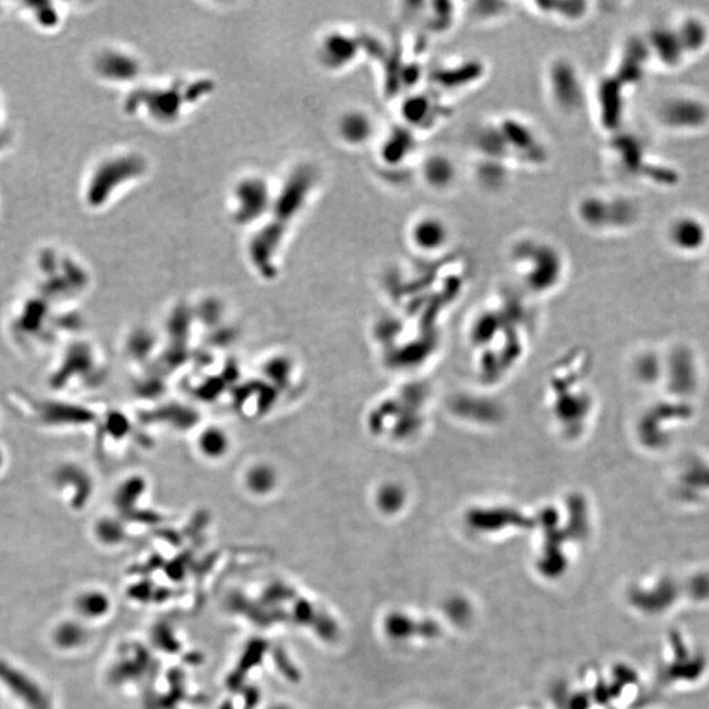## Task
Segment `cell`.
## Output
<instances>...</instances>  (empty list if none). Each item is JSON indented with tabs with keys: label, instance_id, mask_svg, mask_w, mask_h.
Instances as JSON below:
<instances>
[{
	"label": "cell",
	"instance_id": "obj_2",
	"mask_svg": "<svg viewBox=\"0 0 709 709\" xmlns=\"http://www.w3.org/2000/svg\"><path fill=\"white\" fill-rule=\"evenodd\" d=\"M289 179L290 180L286 190L283 188L284 191L280 197L273 200L271 213L274 219L267 225L266 230L259 234L251 245V254L254 252V255L260 259L270 258L272 251H276L288 225L292 222L290 219L296 217V214L300 212L301 205L312 188L313 177H310L308 170L297 172Z\"/></svg>",
	"mask_w": 709,
	"mask_h": 709
},
{
	"label": "cell",
	"instance_id": "obj_1",
	"mask_svg": "<svg viewBox=\"0 0 709 709\" xmlns=\"http://www.w3.org/2000/svg\"><path fill=\"white\" fill-rule=\"evenodd\" d=\"M145 171L146 162L136 152H110L99 157L81 180L83 206L94 212L104 209L121 188L142 177Z\"/></svg>",
	"mask_w": 709,
	"mask_h": 709
},
{
	"label": "cell",
	"instance_id": "obj_13",
	"mask_svg": "<svg viewBox=\"0 0 709 709\" xmlns=\"http://www.w3.org/2000/svg\"><path fill=\"white\" fill-rule=\"evenodd\" d=\"M246 482L250 490L254 492H267L272 490L276 482L274 472L267 465H257L248 470Z\"/></svg>",
	"mask_w": 709,
	"mask_h": 709
},
{
	"label": "cell",
	"instance_id": "obj_15",
	"mask_svg": "<svg viewBox=\"0 0 709 709\" xmlns=\"http://www.w3.org/2000/svg\"><path fill=\"white\" fill-rule=\"evenodd\" d=\"M14 128L10 121L4 100L0 94V155L10 150V148L14 143Z\"/></svg>",
	"mask_w": 709,
	"mask_h": 709
},
{
	"label": "cell",
	"instance_id": "obj_7",
	"mask_svg": "<svg viewBox=\"0 0 709 709\" xmlns=\"http://www.w3.org/2000/svg\"><path fill=\"white\" fill-rule=\"evenodd\" d=\"M455 164L448 157L441 154L430 155L423 163V180L434 190H446L455 180Z\"/></svg>",
	"mask_w": 709,
	"mask_h": 709
},
{
	"label": "cell",
	"instance_id": "obj_10",
	"mask_svg": "<svg viewBox=\"0 0 709 709\" xmlns=\"http://www.w3.org/2000/svg\"><path fill=\"white\" fill-rule=\"evenodd\" d=\"M30 10L27 11V19L42 30H54L61 26L63 14L57 8V4L45 3V10L41 11L40 3L29 4Z\"/></svg>",
	"mask_w": 709,
	"mask_h": 709
},
{
	"label": "cell",
	"instance_id": "obj_4",
	"mask_svg": "<svg viewBox=\"0 0 709 709\" xmlns=\"http://www.w3.org/2000/svg\"><path fill=\"white\" fill-rule=\"evenodd\" d=\"M234 219L239 223H250L271 212L273 197L270 187L260 177H250L235 187Z\"/></svg>",
	"mask_w": 709,
	"mask_h": 709
},
{
	"label": "cell",
	"instance_id": "obj_14",
	"mask_svg": "<svg viewBox=\"0 0 709 709\" xmlns=\"http://www.w3.org/2000/svg\"><path fill=\"white\" fill-rule=\"evenodd\" d=\"M200 450L209 457H219L228 450L229 441L225 432L217 428L206 430L200 437Z\"/></svg>",
	"mask_w": 709,
	"mask_h": 709
},
{
	"label": "cell",
	"instance_id": "obj_11",
	"mask_svg": "<svg viewBox=\"0 0 709 709\" xmlns=\"http://www.w3.org/2000/svg\"><path fill=\"white\" fill-rule=\"evenodd\" d=\"M87 639L86 628L83 627L81 623L77 621H66L62 623L59 627L55 629L54 641L61 649L65 650H72L78 649L84 645Z\"/></svg>",
	"mask_w": 709,
	"mask_h": 709
},
{
	"label": "cell",
	"instance_id": "obj_5",
	"mask_svg": "<svg viewBox=\"0 0 709 709\" xmlns=\"http://www.w3.org/2000/svg\"><path fill=\"white\" fill-rule=\"evenodd\" d=\"M0 683L27 709H52L50 699L39 682L26 671L0 661Z\"/></svg>",
	"mask_w": 709,
	"mask_h": 709
},
{
	"label": "cell",
	"instance_id": "obj_8",
	"mask_svg": "<svg viewBox=\"0 0 709 709\" xmlns=\"http://www.w3.org/2000/svg\"><path fill=\"white\" fill-rule=\"evenodd\" d=\"M357 46L356 42L341 33H335L328 36L323 42L321 54L323 62L331 68H341L344 65H348V62L352 61L356 54Z\"/></svg>",
	"mask_w": 709,
	"mask_h": 709
},
{
	"label": "cell",
	"instance_id": "obj_12",
	"mask_svg": "<svg viewBox=\"0 0 709 709\" xmlns=\"http://www.w3.org/2000/svg\"><path fill=\"white\" fill-rule=\"evenodd\" d=\"M77 607L86 617H99L108 611V599L99 591H88L78 598Z\"/></svg>",
	"mask_w": 709,
	"mask_h": 709
},
{
	"label": "cell",
	"instance_id": "obj_3",
	"mask_svg": "<svg viewBox=\"0 0 709 709\" xmlns=\"http://www.w3.org/2000/svg\"><path fill=\"white\" fill-rule=\"evenodd\" d=\"M90 68L101 82L123 84L137 79L141 65L132 53L120 48L104 46L97 49L91 57Z\"/></svg>",
	"mask_w": 709,
	"mask_h": 709
},
{
	"label": "cell",
	"instance_id": "obj_9",
	"mask_svg": "<svg viewBox=\"0 0 709 709\" xmlns=\"http://www.w3.org/2000/svg\"><path fill=\"white\" fill-rule=\"evenodd\" d=\"M339 130L343 139L348 143L361 145L372 134L373 123L366 113L351 112L341 119Z\"/></svg>",
	"mask_w": 709,
	"mask_h": 709
},
{
	"label": "cell",
	"instance_id": "obj_6",
	"mask_svg": "<svg viewBox=\"0 0 709 709\" xmlns=\"http://www.w3.org/2000/svg\"><path fill=\"white\" fill-rule=\"evenodd\" d=\"M410 241L422 251H437L450 241L447 223L434 214L415 219L410 228Z\"/></svg>",
	"mask_w": 709,
	"mask_h": 709
}]
</instances>
